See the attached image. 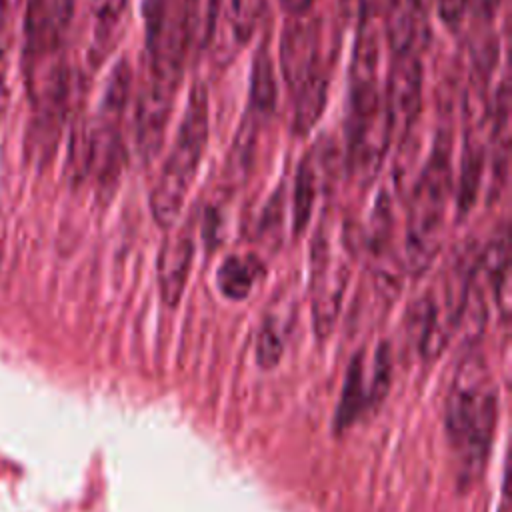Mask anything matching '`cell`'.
Returning a JSON list of instances; mask_svg holds the SVG:
<instances>
[{
	"mask_svg": "<svg viewBox=\"0 0 512 512\" xmlns=\"http://www.w3.org/2000/svg\"><path fill=\"white\" fill-rule=\"evenodd\" d=\"M498 418V394L484 356L470 350L448 386L444 426L458 460V482L468 486L482 474Z\"/></svg>",
	"mask_w": 512,
	"mask_h": 512,
	"instance_id": "cell-1",
	"label": "cell"
},
{
	"mask_svg": "<svg viewBox=\"0 0 512 512\" xmlns=\"http://www.w3.org/2000/svg\"><path fill=\"white\" fill-rule=\"evenodd\" d=\"M130 84H132V70L126 60H120L114 70L110 72L104 92H102V102H100V120L104 124H114L122 116L128 96H130Z\"/></svg>",
	"mask_w": 512,
	"mask_h": 512,
	"instance_id": "cell-16",
	"label": "cell"
},
{
	"mask_svg": "<svg viewBox=\"0 0 512 512\" xmlns=\"http://www.w3.org/2000/svg\"><path fill=\"white\" fill-rule=\"evenodd\" d=\"M256 132H258V120H254L252 114H246L228 156V166H226L228 176L238 178L248 170L252 162L254 146H256Z\"/></svg>",
	"mask_w": 512,
	"mask_h": 512,
	"instance_id": "cell-21",
	"label": "cell"
},
{
	"mask_svg": "<svg viewBox=\"0 0 512 512\" xmlns=\"http://www.w3.org/2000/svg\"><path fill=\"white\" fill-rule=\"evenodd\" d=\"M178 82L150 76L136 108V144L144 160H152L162 144V136L172 112Z\"/></svg>",
	"mask_w": 512,
	"mask_h": 512,
	"instance_id": "cell-7",
	"label": "cell"
},
{
	"mask_svg": "<svg viewBox=\"0 0 512 512\" xmlns=\"http://www.w3.org/2000/svg\"><path fill=\"white\" fill-rule=\"evenodd\" d=\"M280 66L292 90L320 68V32L314 22L300 20L286 26L280 44Z\"/></svg>",
	"mask_w": 512,
	"mask_h": 512,
	"instance_id": "cell-9",
	"label": "cell"
},
{
	"mask_svg": "<svg viewBox=\"0 0 512 512\" xmlns=\"http://www.w3.org/2000/svg\"><path fill=\"white\" fill-rule=\"evenodd\" d=\"M144 30L152 74L180 82L182 58L188 50L182 0H146Z\"/></svg>",
	"mask_w": 512,
	"mask_h": 512,
	"instance_id": "cell-4",
	"label": "cell"
},
{
	"mask_svg": "<svg viewBox=\"0 0 512 512\" xmlns=\"http://www.w3.org/2000/svg\"><path fill=\"white\" fill-rule=\"evenodd\" d=\"M262 0H230V28L236 42H248L262 16Z\"/></svg>",
	"mask_w": 512,
	"mask_h": 512,
	"instance_id": "cell-23",
	"label": "cell"
},
{
	"mask_svg": "<svg viewBox=\"0 0 512 512\" xmlns=\"http://www.w3.org/2000/svg\"><path fill=\"white\" fill-rule=\"evenodd\" d=\"M316 184H318L316 166H314L312 158H304L298 166L296 180H294V200H292L294 234H300L312 216L316 190H318Z\"/></svg>",
	"mask_w": 512,
	"mask_h": 512,
	"instance_id": "cell-17",
	"label": "cell"
},
{
	"mask_svg": "<svg viewBox=\"0 0 512 512\" xmlns=\"http://www.w3.org/2000/svg\"><path fill=\"white\" fill-rule=\"evenodd\" d=\"M364 362L362 356L358 354L350 366H348V374H346V382L342 388V396L338 402V410L334 416V430L342 432L344 428H348L356 416L364 410V406L368 404V394L364 388Z\"/></svg>",
	"mask_w": 512,
	"mask_h": 512,
	"instance_id": "cell-15",
	"label": "cell"
},
{
	"mask_svg": "<svg viewBox=\"0 0 512 512\" xmlns=\"http://www.w3.org/2000/svg\"><path fill=\"white\" fill-rule=\"evenodd\" d=\"M74 0H28L24 16V48L32 60L54 54L72 20Z\"/></svg>",
	"mask_w": 512,
	"mask_h": 512,
	"instance_id": "cell-6",
	"label": "cell"
},
{
	"mask_svg": "<svg viewBox=\"0 0 512 512\" xmlns=\"http://www.w3.org/2000/svg\"><path fill=\"white\" fill-rule=\"evenodd\" d=\"M250 102L256 114H268L276 104V78L268 52L262 48L252 66L250 78Z\"/></svg>",
	"mask_w": 512,
	"mask_h": 512,
	"instance_id": "cell-20",
	"label": "cell"
},
{
	"mask_svg": "<svg viewBox=\"0 0 512 512\" xmlns=\"http://www.w3.org/2000/svg\"><path fill=\"white\" fill-rule=\"evenodd\" d=\"M500 0H472L474 12L482 14V16H490L494 12V8L498 6Z\"/></svg>",
	"mask_w": 512,
	"mask_h": 512,
	"instance_id": "cell-28",
	"label": "cell"
},
{
	"mask_svg": "<svg viewBox=\"0 0 512 512\" xmlns=\"http://www.w3.org/2000/svg\"><path fill=\"white\" fill-rule=\"evenodd\" d=\"M278 2H280L282 10L288 12V14H292V16L304 14V12L314 4V0H278Z\"/></svg>",
	"mask_w": 512,
	"mask_h": 512,
	"instance_id": "cell-27",
	"label": "cell"
},
{
	"mask_svg": "<svg viewBox=\"0 0 512 512\" xmlns=\"http://www.w3.org/2000/svg\"><path fill=\"white\" fill-rule=\"evenodd\" d=\"M384 90V110L392 132H406L420 112L422 68L416 54H396Z\"/></svg>",
	"mask_w": 512,
	"mask_h": 512,
	"instance_id": "cell-5",
	"label": "cell"
},
{
	"mask_svg": "<svg viewBox=\"0 0 512 512\" xmlns=\"http://www.w3.org/2000/svg\"><path fill=\"white\" fill-rule=\"evenodd\" d=\"M294 114L292 130L296 134H306L322 116L328 98V76L322 68L314 70L298 88H294Z\"/></svg>",
	"mask_w": 512,
	"mask_h": 512,
	"instance_id": "cell-12",
	"label": "cell"
},
{
	"mask_svg": "<svg viewBox=\"0 0 512 512\" xmlns=\"http://www.w3.org/2000/svg\"><path fill=\"white\" fill-rule=\"evenodd\" d=\"M482 262H484V272L490 280L492 292L496 296V302L502 308V314H508V288H510V242H508V230L502 228L498 230L484 254H482Z\"/></svg>",
	"mask_w": 512,
	"mask_h": 512,
	"instance_id": "cell-13",
	"label": "cell"
},
{
	"mask_svg": "<svg viewBox=\"0 0 512 512\" xmlns=\"http://www.w3.org/2000/svg\"><path fill=\"white\" fill-rule=\"evenodd\" d=\"M194 258V240L188 228L166 238L158 256V290L166 306H176L186 288Z\"/></svg>",
	"mask_w": 512,
	"mask_h": 512,
	"instance_id": "cell-10",
	"label": "cell"
},
{
	"mask_svg": "<svg viewBox=\"0 0 512 512\" xmlns=\"http://www.w3.org/2000/svg\"><path fill=\"white\" fill-rule=\"evenodd\" d=\"M254 352H256V362L262 368H274L280 362L282 352H284V344H282V338L276 332V326H274L272 320H268L260 326L258 336H256Z\"/></svg>",
	"mask_w": 512,
	"mask_h": 512,
	"instance_id": "cell-24",
	"label": "cell"
},
{
	"mask_svg": "<svg viewBox=\"0 0 512 512\" xmlns=\"http://www.w3.org/2000/svg\"><path fill=\"white\" fill-rule=\"evenodd\" d=\"M10 100V54L8 48L0 44V120L8 108Z\"/></svg>",
	"mask_w": 512,
	"mask_h": 512,
	"instance_id": "cell-26",
	"label": "cell"
},
{
	"mask_svg": "<svg viewBox=\"0 0 512 512\" xmlns=\"http://www.w3.org/2000/svg\"><path fill=\"white\" fill-rule=\"evenodd\" d=\"M482 166H484L482 148L476 142H468L462 154V170H460V182H458V194H456V206L460 216L468 214L470 208L476 204Z\"/></svg>",
	"mask_w": 512,
	"mask_h": 512,
	"instance_id": "cell-18",
	"label": "cell"
},
{
	"mask_svg": "<svg viewBox=\"0 0 512 512\" xmlns=\"http://www.w3.org/2000/svg\"><path fill=\"white\" fill-rule=\"evenodd\" d=\"M328 266L330 268L326 272H320V278H316L312 300V322L318 338H326L332 332L348 282L346 264L332 262Z\"/></svg>",
	"mask_w": 512,
	"mask_h": 512,
	"instance_id": "cell-11",
	"label": "cell"
},
{
	"mask_svg": "<svg viewBox=\"0 0 512 512\" xmlns=\"http://www.w3.org/2000/svg\"><path fill=\"white\" fill-rule=\"evenodd\" d=\"M16 2H18V0H0V4H2V6H14Z\"/></svg>",
	"mask_w": 512,
	"mask_h": 512,
	"instance_id": "cell-29",
	"label": "cell"
},
{
	"mask_svg": "<svg viewBox=\"0 0 512 512\" xmlns=\"http://www.w3.org/2000/svg\"><path fill=\"white\" fill-rule=\"evenodd\" d=\"M450 184V138L438 134L432 154L416 180L408 212L406 262L412 274L428 270L442 248Z\"/></svg>",
	"mask_w": 512,
	"mask_h": 512,
	"instance_id": "cell-2",
	"label": "cell"
},
{
	"mask_svg": "<svg viewBox=\"0 0 512 512\" xmlns=\"http://www.w3.org/2000/svg\"><path fill=\"white\" fill-rule=\"evenodd\" d=\"M254 280L256 268L242 256H228L216 272V284L220 292L230 300L246 298L254 286Z\"/></svg>",
	"mask_w": 512,
	"mask_h": 512,
	"instance_id": "cell-19",
	"label": "cell"
},
{
	"mask_svg": "<svg viewBox=\"0 0 512 512\" xmlns=\"http://www.w3.org/2000/svg\"><path fill=\"white\" fill-rule=\"evenodd\" d=\"M128 0H92L90 16H92V32L96 50H104L110 36L114 34Z\"/></svg>",
	"mask_w": 512,
	"mask_h": 512,
	"instance_id": "cell-22",
	"label": "cell"
},
{
	"mask_svg": "<svg viewBox=\"0 0 512 512\" xmlns=\"http://www.w3.org/2000/svg\"><path fill=\"white\" fill-rule=\"evenodd\" d=\"M222 0H182V16H184V32H186V48L204 50L218 24Z\"/></svg>",
	"mask_w": 512,
	"mask_h": 512,
	"instance_id": "cell-14",
	"label": "cell"
},
{
	"mask_svg": "<svg viewBox=\"0 0 512 512\" xmlns=\"http://www.w3.org/2000/svg\"><path fill=\"white\" fill-rule=\"evenodd\" d=\"M390 346L388 342H382L376 354V362H374V378H372V388L368 392V400H380L386 390H388V382H390Z\"/></svg>",
	"mask_w": 512,
	"mask_h": 512,
	"instance_id": "cell-25",
	"label": "cell"
},
{
	"mask_svg": "<svg viewBox=\"0 0 512 512\" xmlns=\"http://www.w3.org/2000/svg\"><path fill=\"white\" fill-rule=\"evenodd\" d=\"M208 140V96L202 86L190 90L174 146L150 194V212L160 228H170L186 202L190 184Z\"/></svg>",
	"mask_w": 512,
	"mask_h": 512,
	"instance_id": "cell-3",
	"label": "cell"
},
{
	"mask_svg": "<svg viewBox=\"0 0 512 512\" xmlns=\"http://www.w3.org/2000/svg\"><path fill=\"white\" fill-rule=\"evenodd\" d=\"M350 136V168L362 180L370 182L384 160L392 128L384 104L360 124L348 128Z\"/></svg>",
	"mask_w": 512,
	"mask_h": 512,
	"instance_id": "cell-8",
	"label": "cell"
}]
</instances>
